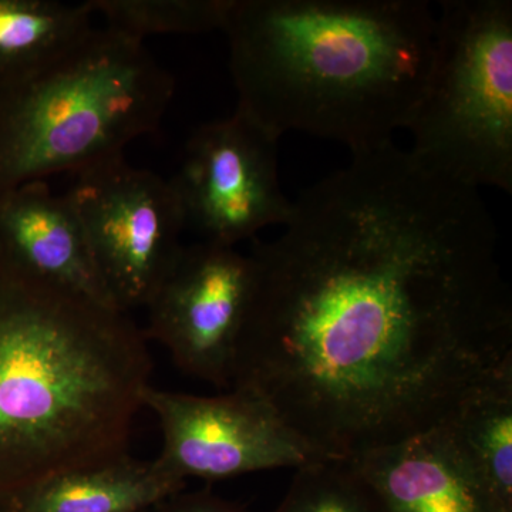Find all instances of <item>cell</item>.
<instances>
[{
	"instance_id": "cell-1",
	"label": "cell",
	"mask_w": 512,
	"mask_h": 512,
	"mask_svg": "<svg viewBox=\"0 0 512 512\" xmlns=\"http://www.w3.org/2000/svg\"><path fill=\"white\" fill-rule=\"evenodd\" d=\"M252 239L232 387L320 453L355 458L443 426L512 362L510 291L480 191L393 144L292 201Z\"/></svg>"
},
{
	"instance_id": "cell-2",
	"label": "cell",
	"mask_w": 512,
	"mask_h": 512,
	"mask_svg": "<svg viewBox=\"0 0 512 512\" xmlns=\"http://www.w3.org/2000/svg\"><path fill=\"white\" fill-rule=\"evenodd\" d=\"M222 30L237 109L278 137L328 138L355 156L409 126L436 15L423 0H231Z\"/></svg>"
},
{
	"instance_id": "cell-3",
	"label": "cell",
	"mask_w": 512,
	"mask_h": 512,
	"mask_svg": "<svg viewBox=\"0 0 512 512\" xmlns=\"http://www.w3.org/2000/svg\"><path fill=\"white\" fill-rule=\"evenodd\" d=\"M153 369L128 313L0 262V503L126 456Z\"/></svg>"
},
{
	"instance_id": "cell-4",
	"label": "cell",
	"mask_w": 512,
	"mask_h": 512,
	"mask_svg": "<svg viewBox=\"0 0 512 512\" xmlns=\"http://www.w3.org/2000/svg\"><path fill=\"white\" fill-rule=\"evenodd\" d=\"M175 79L144 42L94 29L55 62L0 87V194L124 156L160 127Z\"/></svg>"
},
{
	"instance_id": "cell-5",
	"label": "cell",
	"mask_w": 512,
	"mask_h": 512,
	"mask_svg": "<svg viewBox=\"0 0 512 512\" xmlns=\"http://www.w3.org/2000/svg\"><path fill=\"white\" fill-rule=\"evenodd\" d=\"M410 153L458 184L512 192V2L443 0Z\"/></svg>"
},
{
	"instance_id": "cell-6",
	"label": "cell",
	"mask_w": 512,
	"mask_h": 512,
	"mask_svg": "<svg viewBox=\"0 0 512 512\" xmlns=\"http://www.w3.org/2000/svg\"><path fill=\"white\" fill-rule=\"evenodd\" d=\"M66 192L114 308H146L180 254L183 208L170 180L124 156L74 174Z\"/></svg>"
},
{
	"instance_id": "cell-7",
	"label": "cell",
	"mask_w": 512,
	"mask_h": 512,
	"mask_svg": "<svg viewBox=\"0 0 512 512\" xmlns=\"http://www.w3.org/2000/svg\"><path fill=\"white\" fill-rule=\"evenodd\" d=\"M279 138L239 109L198 127L170 178L185 229L201 241L235 247L262 229L284 227L292 201L279 181Z\"/></svg>"
},
{
	"instance_id": "cell-8",
	"label": "cell",
	"mask_w": 512,
	"mask_h": 512,
	"mask_svg": "<svg viewBox=\"0 0 512 512\" xmlns=\"http://www.w3.org/2000/svg\"><path fill=\"white\" fill-rule=\"evenodd\" d=\"M144 407L156 414L163 448L156 458L173 476L220 481L332 458L289 426L268 400L232 387L220 396L148 386Z\"/></svg>"
},
{
	"instance_id": "cell-9",
	"label": "cell",
	"mask_w": 512,
	"mask_h": 512,
	"mask_svg": "<svg viewBox=\"0 0 512 512\" xmlns=\"http://www.w3.org/2000/svg\"><path fill=\"white\" fill-rule=\"evenodd\" d=\"M254 288L251 256L215 242L183 245L144 308V336L185 375L229 390Z\"/></svg>"
},
{
	"instance_id": "cell-10",
	"label": "cell",
	"mask_w": 512,
	"mask_h": 512,
	"mask_svg": "<svg viewBox=\"0 0 512 512\" xmlns=\"http://www.w3.org/2000/svg\"><path fill=\"white\" fill-rule=\"evenodd\" d=\"M0 262L116 309L97 274L73 202L66 194H53L46 181L0 194Z\"/></svg>"
},
{
	"instance_id": "cell-11",
	"label": "cell",
	"mask_w": 512,
	"mask_h": 512,
	"mask_svg": "<svg viewBox=\"0 0 512 512\" xmlns=\"http://www.w3.org/2000/svg\"><path fill=\"white\" fill-rule=\"evenodd\" d=\"M349 460L384 512H497L444 426Z\"/></svg>"
},
{
	"instance_id": "cell-12",
	"label": "cell",
	"mask_w": 512,
	"mask_h": 512,
	"mask_svg": "<svg viewBox=\"0 0 512 512\" xmlns=\"http://www.w3.org/2000/svg\"><path fill=\"white\" fill-rule=\"evenodd\" d=\"M185 484L157 460L126 454L30 485L0 507L10 512H147L185 490Z\"/></svg>"
},
{
	"instance_id": "cell-13",
	"label": "cell",
	"mask_w": 512,
	"mask_h": 512,
	"mask_svg": "<svg viewBox=\"0 0 512 512\" xmlns=\"http://www.w3.org/2000/svg\"><path fill=\"white\" fill-rule=\"evenodd\" d=\"M443 426L495 511L512 512V362L468 394Z\"/></svg>"
},
{
	"instance_id": "cell-14",
	"label": "cell",
	"mask_w": 512,
	"mask_h": 512,
	"mask_svg": "<svg viewBox=\"0 0 512 512\" xmlns=\"http://www.w3.org/2000/svg\"><path fill=\"white\" fill-rule=\"evenodd\" d=\"M92 10L56 0H0V87L45 69L93 30Z\"/></svg>"
},
{
	"instance_id": "cell-15",
	"label": "cell",
	"mask_w": 512,
	"mask_h": 512,
	"mask_svg": "<svg viewBox=\"0 0 512 512\" xmlns=\"http://www.w3.org/2000/svg\"><path fill=\"white\" fill-rule=\"evenodd\" d=\"M106 28L144 42L148 36L198 35L224 29L231 0H89Z\"/></svg>"
},
{
	"instance_id": "cell-16",
	"label": "cell",
	"mask_w": 512,
	"mask_h": 512,
	"mask_svg": "<svg viewBox=\"0 0 512 512\" xmlns=\"http://www.w3.org/2000/svg\"><path fill=\"white\" fill-rule=\"evenodd\" d=\"M274 512H384L369 483L349 458H325L296 468Z\"/></svg>"
},
{
	"instance_id": "cell-17",
	"label": "cell",
	"mask_w": 512,
	"mask_h": 512,
	"mask_svg": "<svg viewBox=\"0 0 512 512\" xmlns=\"http://www.w3.org/2000/svg\"><path fill=\"white\" fill-rule=\"evenodd\" d=\"M147 512H252L244 504L225 500L210 488L185 493L178 491Z\"/></svg>"
},
{
	"instance_id": "cell-18",
	"label": "cell",
	"mask_w": 512,
	"mask_h": 512,
	"mask_svg": "<svg viewBox=\"0 0 512 512\" xmlns=\"http://www.w3.org/2000/svg\"><path fill=\"white\" fill-rule=\"evenodd\" d=\"M0 512H10V511L6 510V508L0 507Z\"/></svg>"
}]
</instances>
